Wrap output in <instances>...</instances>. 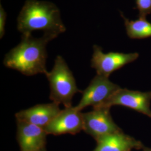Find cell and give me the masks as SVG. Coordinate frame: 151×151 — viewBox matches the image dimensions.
I'll return each mask as SVG.
<instances>
[{
    "label": "cell",
    "mask_w": 151,
    "mask_h": 151,
    "mask_svg": "<svg viewBox=\"0 0 151 151\" xmlns=\"http://www.w3.org/2000/svg\"><path fill=\"white\" fill-rule=\"evenodd\" d=\"M50 85V99L52 102L62 104L65 108L72 106L73 97L81 91L77 86L75 78L63 58L58 55L52 70L45 73Z\"/></svg>",
    "instance_id": "3"
},
{
    "label": "cell",
    "mask_w": 151,
    "mask_h": 151,
    "mask_svg": "<svg viewBox=\"0 0 151 151\" xmlns=\"http://www.w3.org/2000/svg\"><path fill=\"white\" fill-rule=\"evenodd\" d=\"M45 151V149H44V150H42V151Z\"/></svg>",
    "instance_id": "16"
},
{
    "label": "cell",
    "mask_w": 151,
    "mask_h": 151,
    "mask_svg": "<svg viewBox=\"0 0 151 151\" xmlns=\"http://www.w3.org/2000/svg\"><path fill=\"white\" fill-rule=\"evenodd\" d=\"M7 14L3 8L2 5H0V38H3L5 35V27Z\"/></svg>",
    "instance_id": "14"
},
{
    "label": "cell",
    "mask_w": 151,
    "mask_h": 151,
    "mask_svg": "<svg viewBox=\"0 0 151 151\" xmlns=\"http://www.w3.org/2000/svg\"><path fill=\"white\" fill-rule=\"evenodd\" d=\"M139 55L138 53H124L111 52L104 53L100 47L94 45L91 66L96 70L97 75L109 78L115 71L137 60Z\"/></svg>",
    "instance_id": "5"
},
{
    "label": "cell",
    "mask_w": 151,
    "mask_h": 151,
    "mask_svg": "<svg viewBox=\"0 0 151 151\" xmlns=\"http://www.w3.org/2000/svg\"><path fill=\"white\" fill-rule=\"evenodd\" d=\"M17 29L22 35L43 31L54 39L66 30L58 7L52 2L38 0L25 1L17 19Z\"/></svg>",
    "instance_id": "1"
},
{
    "label": "cell",
    "mask_w": 151,
    "mask_h": 151,
    "mask_svg": "<svg viewBox=\"0 0 151 151\" xmlns=\"http://www.w3.org/2000/svg\"><path fill=\"white\" fill-rule=\"evenodd\" d=\"M93 151H132L144 147L142 143L122 131L104 137L96 141Z\"/></svg>",
    "instance_id": "11"
},
{
    "label": "cell",
    "mask_w": 151,
    "mask_h": 151,
    "mask_svg": "<svg viewBox=\"0 0 151 151\" xmlns=\"http://www.w3.org/2000/svg\"><path fill=\"white\" fill-rule=\"evenodd\" d=\"M47 135L43 128L17 122V139L21 151H40L45 149Z\"/></svg>",
    "instance_id": "9"
},
{
    "label": "cell",
    "mask_w": 151,
    "mask_h": 151,
    "mask_svg": "<svg viewBox=\"0 0 151 151\" xmlns=\"http://www.w3.org/2000/svg\"><path fill=\"white\" fill-rule=\"evenodd\" d=\"M136 9L139 11V17L146 18L151 14V0H135Z\"/></svg>",
    "instance_id": "13"
},
{
    "label": "cell",
    "mask_w": 151,
    "mask_h": 151,
    "mask_svg": "<svg viewBox=\"0 0 151 151\" xmlns=\"http://www.w3.org/2000/svg\"><path fill=\"white\" fill-rule=\"evenodd\" d=\"M110 108H95L83 113V130L96 141L106 135L122 131L115 123L110 113Z\"/></svg>",
    "instance_id": "6"
},
{
    "label": "cell",
    "mask_w": 151,
    "mask_h": 151,
    "mask_svg": "<svg viewBox=\"0 0 151 151\" xmlns=\"http://www.w3.org/2000/svg\"><path fill=\"white\" fill-rule=\"evenodd\" d=\"M124 19L126 32L129 38L133 39H143L151 37V23L146 18L139 17L136 20H130L120 12Z\"/></svg>",
    "instance_id": "12"
},
{
    "label": "cell",
    "mask_w": 151,
    "mask_h": 151,
    "mask_svg": "<svg viewBox=\"0 0 151 151\" xmlns=\"http://www.w3.org/2000/svg\"><path fill=\"white\" fill-rule=\"evenodd\" d=\"M120 88L110 81L108 77L96 75L82 92L81 100L76 107L80 111L90 106L93 109L99 108Z\"/></svg>",
    "instance_id": "4"
},
{
    "label": "cell",
    "mask_w": 151,
    "mask_h": 151,
    "mask_svg": "<svg viewBox=\"0 0 151 151\" xmlns=\"http://www.w3.org/2000/svg\"><path fill=\"white\" fill-rule=\"evenodd\" d=\"M151 92H140L120 88L99 108L123 106L151 118Z\"/></svg>",
    "instance_id": "7"
},
{
    "label": "cell",
    "mask_w": 151,
    "mask_h": 151,
    "mask_svg": "<svg viewBox=\"0 0 151 151\" xmlns=\"http://www.w3.org/2000/svg\"><path fill=\"white\" fill-rule=\"evenodd\" d=\"M54 39L47 34L39 38H34L32 35H22L20 43L6 54L4 64L27 76L45 75L47 45Z\"/></svg>",
    "instance_id": "2"
},
{
    "label": "cell",
    "mask_w": 151,
    "mask_h": 151,
    "mask_svg": "<svg viewBox=\"0 0 151 151\" xmlns=\"http://www.w3.org/2000/svg\"><path fill=\"white\" fill-rule=\"evenodd\" d=\"M83 113L76 106L65 108L44 129L47 134H76L83 130Z\"/></svg>",
    "instance_id": "8"
},
{
    "label": "cell",
    "mask_w": 151,
    "mask_h": 151,
    "mask_svg": "<svg viewBox=\"0 0 151 151\" xmlns=\"http://www.w3.org/2000/svg\"><path fill=\"white\" fill-rule=\"evenodd\" d=\"M142 149H143V151H151V148H147V147H145Z\"/></svg>",
    "instance_id": "15"
},
{
    "label": "cell",
    "mask_w": 151,
    "mask_h": 151,
    "mask_svg": "<svg viewBox=\"0 0 151 151\" xmlns=\"http://www.w3.org/2000/svg\"><path fill=\"white\" fill-rule=\"evenodd\" d=\"M59 105L53 102L38 104L17 113L16 120L45 128L60 111Z\"/></svg>",
    "instance_id": "10"
}]
</instances>
